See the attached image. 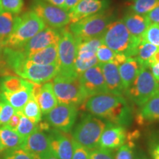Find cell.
<instances>
[{
  "instance_id": "cell-11",
  "label": "cell",
  "mask_w": 159,
  "mask_h": 159,
  "mask_svg": "<svg viewBox=\"0 0 159 159\" xmlns=\"http://www.w3.org/2000/svg\"><path fill=\"white\" fill-rule=\"evenodd\" d=\"M79 79L88 97L108 92L99 63L80 75Z\"/></svg>"
},
{
  "instance_id": "cell-44",
  "label": "cell",
  "mask_w": 159,
  "mask_h": 159,
  "mask_svg": "<svg viewBox=\"0 0 159 159\" xmlns=\"http://www.w3.org/2000/svg\"><path fill=\"white\" fill-rule=\"evenodd\" d=\"M80 0H65L64 4H63V9L66 11L69 12L71 9L74 8Z\"/></svg>"
},
{
  "instance_id": "cell-50",
  "label": "cell",
  "mask_w": 159,
  "mask_h": 159,
  "mask_svg": "<svg viewBox=\"0 0 159 159\" xmlns=\"http://www.w3.org/2000/svg\"><path fill=\"white\" fill-rule=\"evenodd\" d=\"M41 159H58V158H55V156H52L51 154H48V155H47V156L42 157Z\"/></svg>"
},
{
  "instance_id": "cell-17",
  "label": "cell",
  "mask_w": 159,
  "mask_h": 159,
  "mask_svg": "<svg viewBox=\"0 0 159 159\" xmlns=\"http://www.w3.org/2000/svg\"><path fill=\"white\" fill-rule=\"evenodd\" d=\"M126 132L124 127L108 123L101 134L99 147L108 150H114L122 147L126 140Z\"/></svg>"
},
{
  "instance_id": "cell-33",
  "label": "cell",
  "mask_w": 159,
  "mask_h": 159,
  "mask_svg": "<svg viewBox=\"0 0 159 159\" xmlns=\"http://www.w3.org/2000/svg\"><path fill=\"white\" fill-rule=\"evenodd\" d=\"M116 52L102 43L97 49L96 56L99 63H113L116 56Z\"/></svg>"
},
{
  "instance_id": "cell-53",
  "label": "cell",
  "mask_w": 159,
  "mask_h": 159,
  "mask_svg": "<svg viewBox=\"0 0 159 159\" xmlns=\"http://www.w3.org/2000/svg\"><path fill=\"white\" fill-rule=\"evenodd\" d=\"M2 11H3V9H2V0H0V12Z\"/></svg>"
},
{
  "instance_id": "cell-13",
  "label": "cell",
  "mask_w": 159,
  "mask_h": 159,
  "mask_svg": "<svg viewBox=\"0 0 159 159\" xmlns=\"http://www.w3.org/2000/svg\"><path fill=\"white\" fill-rule=\"evenodd\" d=\"M21 148L30 153L36 159L51 154L49 151V136L39 128L35 132L27 136Z\"/></svg>"
},
{
  "instance_id": "cell-4",
  "label": "cell",
  "mask_w": 159,
  "mask_h": 159,
  "mask_svg": "<svg viewBox=\"0 0 159 159\" xmlns=\"http://www.w3.org/2000/svg\"><path fill=\"white\" fill-rule=\"evenodd\" d=\"M102 119L85 114L73 130V139L89 150L99 148V141L105 128Z\"/></svg>"
},
{
  "instance_id": "cell-37",
  "label": "cell",
  "mask_w": 159,
  "mask_h": 159,
  "mask_svg": "<svg viewBox=\"0 0 159 159\" xmlns=\"http://www.w3.org/2000/svg\"><path fill=\"white\" fill-rule=\"evenodd\" d=\"M3 159H36L22 148L11 150L4 156Z\"/></svg>"
},
{
  "instance_id": "cell-42",
  "label": "cell",
  "mask_w": 159,
  "mask_h": 159,
  "mask_svg": "<svg viewBox=\"0 0 159 159\" xmlns=\"http://www.w3.org/2000/svg\"><path fill=\"white\" fill-rule=\"evenodd\" d=\"M13 71L6 63L5 58L3 57V55L0 57V77L6 76V75H13Z\"/></svg>"
},
{
  "instance_id": "cell-7",
  "label": "cell",
  "mask_w": 159,
  "mask_h": 159,
  "mask_svg": "<svg viewBox=\"0 0 159 159\" xmlns=\"http://www.w3.org/2000/svg\"><path fill=\"white\" fill-rule=\"evenodd\" d=\"M148 67H142L129 88L125 91L135 104L142 107L159 91V83Z\"/></svg>"
},
{
  "instance_id": "cell-8",
  "label": "cell",
  "mask_w": 159,
  "mask_h": 159,
  "mask_svg": "<svg viewBox=\"0 0 159 159\" xmlns=\"http://www.w3.org/2000/svg\"><path fill=\"white\" fill-rule=\"evenodd\" d=\"M77 46V40L69 29H61V35L57 43L58 75L66 77H79L75 69Z\"/></svg>"
},
{
  "instance_id": "cell-12",
  "label": "cell",
  "mask_w": 159,
  "mask_h": 159,
  "mask_svg": "<svg viewBox=\"0 0 159 159\" xmlns=\"http://www.w3.org/2000/svg\"><path fill=\"white\" fill-rule=\"evenodd\" d=\"M61 30L46 27L30 39L21 49L26 56H28L49 46L57 43L61 35Z\"/></svg>"
},
{
  "instance_id": "cell-32",
  "label": "cell",
  "mask_w": 159,
  "mask_h": 159,
  "mask_svg": "<svg viewBox=\"0 0 159 159\" xmlns=\"http://www.w3.org/2000/svg\"><path fill=\"white\" fill-rule=\"evenodd\" d=\"M141 39L159 47V25L150 24L143 33Z\"/></svg>"
},
{
  "instance_id": "cell-39",
  "label": "cell",
  "mask_w": 159,
  "mask_h": 159,
  "mask_svg": "<svg viewBox=\"0 0 159 159\" xmlns=\"http://www.w3.org/2000/svg\"><path fill=\"white\" fill-rule=\"evenodd\" d=\"M90 159H115L111 150L97 148L90 152Z\"/></svg>"
},
{
  "instance_id": "cell-14",
  "label": "cell",
  "mask_w": 159,
  "mask_h": 159,
  "mask_svg": "<svg viewBox=\"0 0 159 159\" xmlns=\"http://www.w3.org/2000/svg\"><path fill=\"white\" fill-rule=\"evenodd\" d=\"M108 7V0H80L74 8L68 12L70 23L77 22L85 17L104 11Z\"/></svg>"
},
{
  "instance_id": "cell-45",
  "label": "cell",
  "mask_w": 159,
  "mask_h": 159,
  "mask_svg": "<svg viewBox=\"0 0 159 159\" xmlns=\"http://www.w3.org/2000/svg\"><path fill=\"white\" fill-rule=\"evenodd\" d=\"M151 73L157 82L159 83V63H156L150 66Z\"/></svg>"
},
{
  "instance_id": "cell-21",
  "label": "cell",
  "mask_w": 159,
  "mask_h": 159,
  "mask_svg": "<svg viewBox=\"0 0 159 159\" xmlns=\"http://www.w3.org/2000/svg\"><path fill=\"white\" fill-rule=\"evenodd\" d=\"M34 85V83H33ZM33 87L25 89L16 92L0 91V100L8 103L16 111L22 110L26 103L30 98L33 93Z\"/></svg>"
},
{
  "instance_id": "cell-26",
  "label": "cell",
  "mask_w": 159,
  "mask_h": 159,
  "mask_svg": "<svg viewBox=\"0 0 159 159\" xmlns=\"http://www.w3.org/2000/svg\"><path fill=\"white\" fill-rule=\"evenodd\" d=\"M24 140L25 139L20 136L16 131L7 125L0 126V142L5 150H11L21 148Z\"/></svg>"
},
{
  "instance_id": "cell-9",
  "label": "cell",
  "mask_w": 159,
  "mask_h": 159,
  "mask_svg": "<svg viewBox=\"0 0 159 159\" xmlns=\"http://www.w3.org/2000/svg\"><path fill=\"white\" fill-rule=\"evenodd\" d=\"M32 11L52 28L61 30L70 23L68 12L43 0H33Z\"/></svg>"
},
{
  "instance_id": "cell-29",
  "label": "cell",
  "mask_w": 159,
  "mask_h": 159,
  "mask_svg": "<svg viewBox=\"0 0 159 159\" xmlns=\"http://www.w3.org/2000/svg\"><path fill=\"white\" fill-rule=\"evenodd\" d=\"M21 112L35 124H38L41 120L42 113L33 94L31 95L30 98L24 106Z\"/></svg>"
},
{
  "instance_id": "cell-30",
  "label": "cell",
  "mask_w": 159,
  "mask_h": 159,
  "mask_svg": "<svg viewBox=\"0 0 159 159\" xmlns=\"http://www.w3.org/2000/svg\"><path fill=\"white\" fill-rule=\"evenodd\" d=\"M131 11L145 15L159 4V0H128Z\"/></svg>"
},
{
  "instance_id": "cell-52",
  "label": "cell",
  "mask_w": 159,
  "mask_h": 159,
  "mask_svg": "<svg viewBox=\"0 0 159 159\" xmlns=\"http://www.w3.org/2000/svg\"><path fill=\"white\" fill-rule=\"evenodd\" d=\"M4 150H5V149H4L3 146H2V145L1 142H0V152H2V151H3Z\"/></svg>"
},
{
  "instance_id": "cell-23",
  "label": "cell",
  "mask_w": 159,
  "mask_h": 159,
  "mask_svg": "<svg viewBox=\"0 0 159 159\" xmlns=\"http://www.w3.org/2000/svg\"><path fill=\"white\" fill-rule=\"evenodd\" d=\"M28 61L36 64L55 65L58 63L57 55V43H55L49 47L40 50L37 52L27 56Z\"/></svg>"
},
{
  "instance_id": "cell-38",
  "label": "cell",
  "mask_w": 159,
  "mask_h": 159,
  "mask_svg": "<svg viewBox=\"0 0 159 159\" xmlns=\"http://www.w3.org/2000/svg\"><path fill=\"white\" fill-rule=\"evenodd\" d=\"M72 159H90V151L78 144L73 139Z\"/></svg>"
},
{
  "instance_id": "cell-51",
  "label": "cell",
  "mask_w": 159,
  "mask_h": 159,
  "mask_svg": "<svg viewBox=\"0 0 159 159\" xmlns=\"http://www.w3.org/2000/svg\"><path fill=\"white\" fill-rule=\"evenodd\" d=\"M135 159H148V158H147V157L145 156L144 155L139 154L138 156H136V158H135Z\"/></svg>"
},
{
  "instance_id": "cell-43",
  "label": "cell",
  "mask_w": 159,
  "mask_h": 159,
  "mask_svg": "<svg viewBox=\"0 0 159 159\" xmlns=\"http://www.w3.org/2000/svg\"><path fill=\"white\" fill-rule=\"evenodd\" d=\"M20 122V113L19 111H16L14 114L12 116L11 119L9 120L8 123H7V126L13 129V130H16L18 125L19 124Z\"/></svg>"
},
{
  "instance_id": "cell-47",
  "label": "cell",
  "mask_w": 159,
  "mask_h": 159,
  "mask_svg": "<svg viewBox=\"0 0 159 159\" xmlns=\"http://www.w3.org/2000/svg\"><path fill=\"white\" fill-rule=\"evenodd\" d=\"M159 63V47H158V50H157L156 52L155 53L153 57H152V59L150 60V66L151 65L154 64V63Z\"/></svg>"
},
{
  "instance_id": "cell-16",
  "label": "cell",
  "mask_w": 159,
  "mask_h": 159,
  "mask_svg": "<svg viewBox=\"0 0 159 159\" xmlns=\"http://www.w3.org/2000/svg\"><path fill=\"white\" fill-rule=\"evenodd\" d=\"M32 94L35 97L43 114L47 115L58 104L51 82L43 84L34 83Z\"/></svg>"
},
{
  "instance_id": "cell-19",
  "label": "cell",
  "mask_w": 159,
  "mask_h": 159,
  "mask_svg": "<svg viewBox=\"0 0 159 159\" xmlns=\"http://www.w3.org/2000/svg\"><path fill=\"white\" fill-rule=\"evenodd\" d=\"M133 36L141 39L150 23L144 15H140L130 11L127 13L122 19Z\"/></svg>"
},
{
  "instance_id": "cell-48",
  "label": "cell",
  "mask_w": 159,
  "mask_h": 159,
  "mask_svg": "<svg viewBox=\"0 0 159 159\" xmlns=\"http://www.w3.org/2000/svg\"><path fill=\"white\" fill-rule=\"evenodd\" d=\"M152 156L153 159H159V144L157 145L153 149L152 152Z\"/></svg>"
},
{
  "instance_id": "cell-34",
  "label": "cell",
  "mask_w": 159,
  "mask_h": 159,
  "mask_svg": "<svg viewBox=\"0 0 159 159\" xmlns=\"http://www.w3.org/2000/svg\"><path fill=\"white\" fill-rule=\"evenodd\" d=\"M16 111L8 103L0 100V126L7 125Z\"/></svg>"
},
{
  "instance_id": "cell-1",
  "label": "cell",
  "mask_w": 159,
  "mask_h": 159,
  "mask_svg": "<svg viewBox=\"0 0 159 159\" xmlns=\"http://www.w3.org/2000/svg\"><path fill=\"white\" fill-rule=\"evenodd\" d=\"M83 104V108L91 114L108 119L113 124L123 127L132 122V111L123 95L110 92L94 95Z\"/></svg>"
},
{
  "instance_id": "cell-25",
  "label": "cell",
  "mask_w": 159,
  "mask_h": 159,
  "mask_svg": "<svg viewBox=\"0 0 159 159\" xmlns=\"http://www.w3.org/2000/svg\"><path fill=\"white\" fill-rule=\"evenodd\" d=\"M33 86V82L15 75H6L0 77V91L16 92Z\"/></svg>"
},
{
  "instance_id": "cell-24",
  "label": "cell",
  "mask_w": 159,
  "mask_h": 159,
  "mask_svg": "<svg viewBox=\"0 0 159 159\" xmlns=\"http://www.w3.org/2000/svg\"><path fill=\"white\" fill-rule=\"evenodd\" d=\"M139 121L141 124L144 122L159 121V91L142 105Z\"/></svg>"
},
{
  "instance_id": "cell-36",
  "label": "cell",
  "mask_w": 159,
  "mask_h": 159,
  "mask_svg": "<svg viewBox=\"0 0 159 159\" xmlns=\"http://www.w3.org/2000/svg\"><path fill=\"white\" fill-rule=\"evenodd\" d=\"M98 63L99 61L97 56L90 60H86V61H81V60L76 58L75 63V72L79 76L80 75H81L85 71H86L87 69H90L92 66H94Z\"/></svg>"
},
{
  "instance_id": "cell-28",
  "label": "cell",
  "mask_w": 159,
  "mask_h": 159,
  "mask_svg": "<svg viewBox=\"0 0 159 159\" xmlns=\"http://www.w3.org/2000/svg\"><path fill=\"white\" fill-rule=\"evenodd\" d=\"M16 16V15L4 10L0 12V40L3 43L11 34Z\"/></svg>"
},
{
  "instance_id": "cell-6",
  "label": "cell",
  "mask_w": 159,
  "mask_h": 159,
  "mask_svg": "<svg viewBox=\"0 0 159 159\" xmlns=\"http://www.w3.org/2000/svg\"><path fill=\"white\" fill-rule=\"evenodd\" d=\"M53 91L57 102L62 104L79 105L88 98L79 77H66L57 75L53 79Z\"/></svg>"
},
{
  "instance_id": "cell-49",
  "label": "cell",
  "mask_w": 159,
  "mask_h": 159,
  "mask_svg": "<svg viewBox=\"0 0 159 159\" xmlns=\"http://www.w3.org/2000/svg\"><path fill=\"white\" fill-rule=\"evenodd\" d=\"M4 48H5V46H4V43L0 40V57L2 56V53Z\"/></svg>"
},
{
  "instance_id": "cell-3",
  "label": "cell",
  "mask_w": 159,
  "mask_h": 159,
  "mask_svg": "<svg viewBox=\"0 0 159 159\" xmlns=\"http://www.w3.org/2000/svg\"><path fill=\"white\" fill-rule=\"evenodd\" d=\"M46 27L45 23L32 10L17 16L13 31L4 46L10 49H21L30 39Z\"/></svg>"
},
{
  "instance_id": "cell-2",
  "label": "cell",
  "mask_w": 159,
  "mask_h": 159,
  "mask_svg": "<svg viewBox=\"0 0 159 159\" xmlns=\"http://www.w3.org/2000/svg\"><path fill=\"white\" fill-rule=\"evenodd\" d=\"M102 44L116 53H122L128 57H134L141 39L133 36L122 20L112 21L100 36Z\"/></svg>"
},
{
  "instance_id": "cell-40",
  "label": "cell",
  "mask_w": 159,
  "mask_h": 159,
  "mask_svg": "<svg viewBox=\"0 0 159 159\" xmlns=\"http://www.w3.org/2000/svg\"><path fill=\"white\" fill-rule=\"evenodd\" d=\"M115 159H134L132 148L128 144H123L117 150Z\"/></svg>"
},
{
  "instance_id": "cell-46",
  "label": "cell",
  "mask_w": 159,
  "mask_h": 159,
  "mask_svg": "<svg viewBox=\"0 0 159 159\" xmlns=\"http://www.w3.org/2000/svg\"><path fill=\"white\" fill-rule=\"evenodd\" d=\"M43 1L47 2H48L49 4H52V5L55 6H57V7L63 8L65 0H43Z\"/></svg>"
},
{
  "instance_id": "cell-15",
  "label": "cell",
  "mask_w": 159,
  "mask_h": 159,
  "mask_svg": "<svg viewBox=\"0 0 159 159\" xmlns=\"http://www.w3.org/2000/svg\"><path fill=\"white\" fill-rule=\"evenodd\" d=\"M49 136V151L52 156L58 159H72V140L58 130L51 131Z\"/></svg>"
},
{
  "instance_id": "cell-35",
  "label": "cell",
  "mask_w": 159,
  "mask_h": 159,
  "mask_svg": "<svg viewBox=\"0 0 159 159\" xmlns=\"http://www.w3.org/2000/svg\"><path fill=\"white\" fill-rule=\"evenodd\" d=\"M2 6L4 11L18 15L22 11L24 2L23 0H2Z\"/></svg>"
},
{
  "instance_id": "cell-22",
  "label": "cell",
  "mask_w": 159,
  "mask_h": 159,
  "mask_svg": "<svg viewBox=\"0 0 159 159\" xmlns=\"http://www.w3.org/2000/svg\"><path fill=\"white\" fill-rule=\"evenodd\" d=\"M77 57L81 61L90 60L96 57V53L99 46L102 44L100 36L90 39H77Z\"/></svg>"
},
{
  "instance_id": "cell-31",
  "label": "cell",
  "mask_w": 159,
  "mask_h": 159,
  "mask_svg": "<svg viewBox=\"0 0 159 159\" xmlns=\"http://www.w3.org/2000/svg\"><path fill=\"white\" fill-rule=\"evenodd\" d=\"M19 113L20 122L16 131L20 135V136L25 139L27 136H29L30 135L37 130L38 128H39V125L30 120L21 111H19Z\"/></svg>"
},
{
  "instance_id": "cell-54",
  "label": "cell",
  "mask_w": 159,
  "mask_h": 159,
  "mask_svg": "<svg viewBox=\"0 0 159 159\" xmlns=\"http://www.w3.org/2000/svg\"></svg>"
},
{
  "instance_id": "cell-18",
  "label": "cell",
  "mask_w": 159,
  "mask_h": 159,
  "mask_svg": "<svg viewBox=\"0 0 159 159\" xmlns=\"http://www.w3.org/2000/svg\"><path fill=\"white\" fill-rule=\"evenodd\" d=\"M108 92L117 95L125 94L122 80L119 72L118 66L114 63H99Z\"/></svg>"
},
{
  "instance_id": "cell-5",
  "label": "cell",
  "mask_w": 159,
  "mask_h": 159,
  "mask_svg": "<svg viewBox=\"0 0 159 159\" xmlns=\"http://www.w3.org/2000/svg\"><path fill=\"white\" fill-rule=\"evenodd\" d=\"M113 15L105 10L96 14L85 17L75 23H71L69 30L78 40L99 37L107 26L112 21Z\"/></svg>"
},
{
  "instance_id": "cell-20",
  "label": "cell",
  "mask_w": 159,
  "mask_h": 159,
  "mask_svg": "<svg viewBox=\"0 0 159 159\" xmlns=\"http://www.w3.org/2000/svg\"><path fill=\"white\" fill-rule=\"evenodd\" d=\"M142 66L135 57H128L125 62L118 66L119 72L122 80L125 91L134 82Z\"/></svg>"
},
{
  "instance_id": "cell-27",
  "label": "cell",
  "mask_w": 159,
  "mask_h": 159,
  "mask_svg": "<svg viewBox=\"0 0 159 159\" xmlns=\"http://www.w3.org/2000/svg\"><path fill=\"white\" fill-rule=\"evenodd\" d=\"M158 49V47L142 40L137 46L134 57L139 61L142 66L150 68V60L153 57Z\"/></svg>"
},
{
  "instance_id": "cell-10",
  "label": "cell",
  "mask_w": 159,
  "mask_h": 159,
  "mask_svg": "<svg viewBox=\"0 0 159 159\" xmlns=\"http://www.w3.org/2000/svg\"><path fill=\"white\" fill-rule=\"evenodd\" d=\"M77 116V105L59 103L47 114L46 119L56 130L69 133L74 126Z\"/></svg>"
},
{
  "instance_id": "cell-41",
  "label": "cell",
  "mask_w": 159,
  "mask_h": 159,
  "mask_svg": "<svg viewBox=\"0 0 159 159\" xmlns=\"http://www.w3.org/2000/svg\"><path fill=\"white\" fill-rule=\"evenodd\" d=\"M144 16L150 24L159 25V4Z\"/></svg>"
}]
</instances>
